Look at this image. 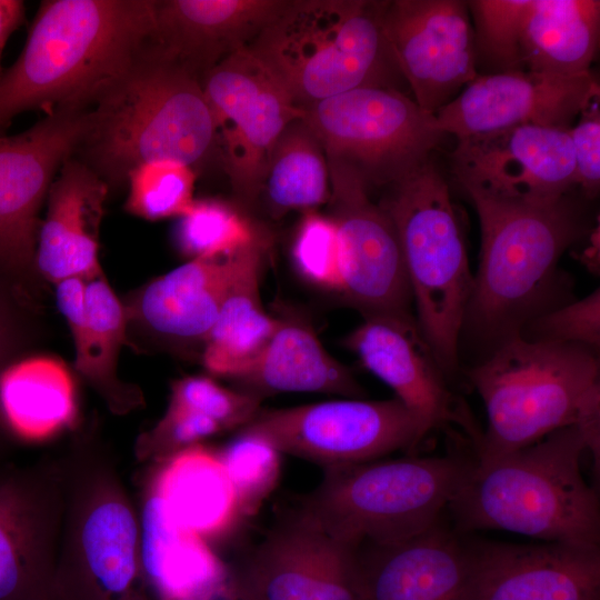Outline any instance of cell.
<instances>
[{"label": "cell", "instance_id": "cell-28", "mask_svg": "<svg viewBox=\"0 0 600 600\" xmlns=\"http://www.w3.org/2000/svg\"><path fill=\"white\" fill-rule=\"evenodd\" d=\"M599 30L598 0H531L521 33L522 67L556 76L589 72Z\"/></svg>", "mask_w": 600, "mask_h": 600}, {"label": "cell", "instance_id": "cell-3", "mask_svg": "<svg viewBox=\"0 0 600 600\" xmlns=\"http://www.w3.org/2000/svg\"><path fill=\"white\" fill-rule=\"evenodd\" d=\"M218 147L216 121L200 80L150 40L99 94L74 156L109 187L127 183L146 162L191 168Z\"/></svg>", "mask_w": 600, "mask_h": 600}, {"label": "cell", "instance_id": "cell-14", "mask_svg": "<svg viewBox=\"0 0 600 600\" xmlns=\"http://www.w3.org/2000/svg\"><path fill=\"white\" fill-rule=\"evenodd\" d=\"M344 300L369 316H408L412 296L394 226L350 169L328 162Z\"/></svg>", "mask_w": 600, "mask_h": 600}, {"label": "cell", "instance_id": "cell-18", "mask_svg": "<svg viewBox=\"0 0 600 600\" xmlns=\"http://www.w3.org/2000/svg\"><path fill=\"white\" fill-rule=\"evenodd\" d=\"M361 364L387 383L422 423L427 433L449 424L478 442L481 432L422 336L416 318L369 316L344 339Z\"/></svg>", "mask_w": 600, "mask_h": 600}, {"label": "cell", "instance_id": "cell-5", "mask_svg": "<svg viewBox=\"0 0 600 600\" xmlns=\"http://www.w3.org/2000/svg\"><path fill=\"white\" fill-rule=\"evenodd\" d=\"M467 374L487 413L476 459L521 449L571 426L600 438V362L587 347L514 336Z\"/></svg>", "mask_w": 600, "mask_h": 600}, {"label": "cell", "instance_id": "cell-43", "mask_svg": "<svg viewBox=\"0 0 600 600\" xmlns=\"http://www.w3.org/2000/svg\"><path fill=\"white\" fill-rule=\"evenodd\" d=\"M24 18V4L20 0H0V54L10 37Z\"/></svg>", "mask_w": 600, "mask_h": 600}, {"label": "cell", "instance_id": "cell-23", "mask_svg": "<svg viewBox=\"0 0 600 600\" xmlns=\"http://www.w3.org/2000/svg\"><path fill=\"white\" fill-rule=\"evenodd\" d=\"M233 254L192 259L157 278L140 292L132 316L167 342L203 348L231 282Z\"/></svg>", "mask_w": 600, "mask_h": 600}, {"label": "cell", "instance_id": "cell-27", "mask_svg": "<svg viewBox=\"0 0 600 600\" xmlns=\"http://www.w3.org/2000/svg\"><path fill=\"white\" fill-rule=\"evenodd\" d=\"M142 560L164 600H202L223 569L204 540L180 524L153 493L143 512Z\"/></svg>", "mask_w": 600, "mask_h": 600}, {"label": "cell", "instance_id": "cell-41", "mask_svg": "<svg viewBox=\"0 0 600 600\" xmlns=\"http://www.w3.org/2000/svg\"><path fill=\"white\" fill-rule=\"evenodd\" d=\"M221 431V427L206 416L169 407L151 432L150 442L160 451L177 453Z\"/></svg>", "mask_w": 600, "mask_h": 600}, {"label": "cell", "instance_id": "cell-20", "mask_svg": "<svg viewBox=\"0 0 600 600\" xmlns=\"http://www.w3.org/2000/svg\"><path fill=\"white\" fill-rule=\"evenodd\" d=\"M288 0H153L150 42L167 58L202 77L248 48Z\"/></svg>", "mask_w": 600, "mask_h": 600}, {"label": "cell", "instance_id": "cell-17", "mask_svg": "<svg viewBox=\"0 0 600 600\" xmlns=\"http://www.w3.org/2000/svg\"><path fill=\"white\" fill-rule=\"evenodd\" d=\"M598 98L591 71L576 76L497 71L477 76L433 116L438 129L457 140L523 124L569 130Z\"/></svg>", "mask_w": 600, "mask_h": 600}, {"label": "cell", "instance_id": "cell-32", "mask_svg": "<svg viewBox=\"0 0 600 600\" xmlns=\"http://www.w3.org/2000/svg\"><path fill=\"white\" fill-rule=\"evenodd\" d=\"M16 481L0 482V600H46L33 550V519Z\"/></svg>", "mask_w": 600, "mask_h": 600}, {"label": "cell", "instance_id": "cell-7", "mask_svg": "<svg viewBox=\"0 0 600 600\" xmlns=\"http://www.w3.org/2000/svg\"><path fill=\"white\" fill-rule=\"evenodd\" d=\"M386 2L288 0L249 49L303 109L352 89L390 87Z\"/></svg>", "mask_w": 600, "mask_h": 600}, {"label": "cell", "instance_id": "cell-4", "mask_svg": "<svg viewBox=\"0 0 600 600\" xmlns=\"http://www.w3.org/2000/svg\"><path fill=\"white\" fill-rule=\"evenodd\" d=\"M469 197L479 218L481 250L461 336L471 333L490 353L557 307L559 260L586 224L569 194L546 203Z\"/></svg>", "mask_w": 600, "mask_h": 600}, {"label": "cell", "instance_id": "cell-29", "mask_svg": "<svg viewBox=\"0 0 600 600\" xmlns=\"http://www.w3.org/2000/svg\"><path fill=\"white\" fill-rule=\"evenodd\" d=\"M0 411L26 439H43L71 423L74 392L67 369L50 358L9 364L0 373Z\"/></svg>", "mask_w": 600, "mask_h": 600}, {"label": "cell", "instance_id": "cell-10", "mask_svg": "<svg viewBox=\"0 0 600 600\" xmlns=\"http://www.w3.org/2000/svg\"><path fill=\"white\" fill-rule=\"evenodd\" d=\"M237 432L257 434L281 454L323 468L412 451L428 434L420 420L396 397L346 398L280 409H260Z\"/></svg>", "mask_w": 600, "mask_h": 600}, {"label": "cell", "instance_id": "cell-22", "mask_svg": "<svg viewBox=\"0 0 600 600\" xmlns=\"http://www.w3.org/2000/svg\"><path fill=\"white\" fill-rule=\"evenodd\" d=\"M108 192V184L74 154L61 164L36 243L34 268L47 280H89L102 272L98 239Z\"/></svg>", "mask_w": 600, "mask_h": 600}, {"label": "cell", "instance_id": "cell-42", "mask_svg": "<svg viewBox=\"0 0 600 600\" xmlns=\"http://www.w3.org/2000/svg\"><path fill=\"white\" fill-rule=\"evenodd\" d=\"M11 298L0 286V373L8 367L20 338V324Z\"/></svg>", "mask_w": 600, "mask_h": 600}, {"label": "cell", "instance_id": "cell-37", "mask_svg": "<svg viewBox=\"0 0 600 600\" xmlns=\"http://www.w3.org/2000/svg\"><path fill=\"white\" fill-rule=\"evenodd\" d=\"M300 276L309 283L341 293L338 232L333 220L317 210L303 212L291 249Z\"/></svg>", "mask_w": 600, "mask_h": 600}, {"label": "cell", "instance_id": "cell-8", "mask_svg": "<svg viewBox=\"0 0 600 600\" xmlns=\"http://www.w3.org/2000/svg\"><path fill=\"white\" fill-rule=\"evenodd\" d=\"M379 202L391 219L417 310L416 321L448 378L459 346L473 274L449 187L432 159L389 187Z\"/></svg>", "mask_w": 600, "mask_h": 600}, {"label": "cell", "instance_id": "cell-1", "mask_svg": "<svg viewBox=\"0 0 600 600\" xmlns=\"http://www.w3.org/2000/svg\"><path fill=\"white\" fill-rule=\"evenodd\" d=\"M153 30V0L42 1L0 77V133L18 114L90 109Z\"/></svg>", "mask_w": 600, "mask_h": 600}, {"label": "cell", "instance_id": "cell-36", "mask_svg": "<svg viewBox=\"0 0 600 600\" xmlns=\"http://www.w3.org/2000/svg\"><path fill=\"white\" fill-rule=\"evenodd\" d=\"M467 4L476 23V51L500 71L522 69L521 33L531 0H473Z\"/></svg>", "mask_w": 600, "mask_h": 600}, {"label": "cell", "instance_id": "cell-39", "mask_svg": "<svg viewBox=\"0 0 600 600\" xmlns=\"http://www.w3.org/2000/svg\"><path fill=\"white\" fill-rule=\"evenodd\" d=\"M519 336L531 341L579 344L599 352V288L580 300L561 303L540 313L522 328Z\"/></svg>", "mask_w": 600, "mask_h": 600}, {"label": "cell", "instance_id": "cell-9", "mask_svg": "<svg viewBox=\"0 0 600 600\" xmlns=\"http://www.w3.org/2000/svg\"><path fill=\"white\" fill-rule=\"evenodd\" d=\"M304 121L330 163L370 190L392 186L431 159L446 136L434 116L393 87H361L304 108Z\"/></svg>", "mask_w": 600, "mask_h": 600}, {"label": "cell", "instance_id": "cell-40", "mask_svg": "<svg viewBox=\"0 0 600 600\" xmlns=\"http://www.w3.org/2000/svg\"><path fill=\"white\" fill-rule=\"evenodd\" d=\"M574 160V181L587 197H594L600 184V107L593 100L569 129Z\"/></svg>", "mask_w": 600, "mask_h": 600}, {"label": "cell", "instance_id": "cell-31", "mask_svg": "<svg viewBox=\"0 0 600 600\" xmlns=\"http://www.w3.org/2000/svg\"><path fill=\"white\" fill-rule=\"evenodd\" d=\"M86 326L73 337L76 369L110 399L126 387L118 380L117 363L126 343L127 312L103 273L87 280Z\"/></svg>", "mask_w": 600, "mask_h": 600}, {"label": "cell", "instance_id": "cell-26", "mask_svg": "<svg viewBox=\"0 0 600 600\" xmlns=\"http://www.w3.org/2000/svg\"><path fill=\"white\" fill-rule=\"evenodd\" d=\"M154 494L180 524L202 539L228 532L243 518L218 453L198 444L170 457L157 478Z\"/></svg>", "mask_w": 600, "mask_h": 600}, {"label": "cell", "instance_id": "cell-13", "mask_svg": "<svg viewBox=\"0 0 600 600\" xmlns=\"http://www.w3.org/2000/svg\"><path fill=\"white\" fill-rule=\"evenodd\" d=\"M231 584L240 600H364L358 546L297 510L236 567Z\"/></svg>", "mask_w": 600, "mask_h": 600}, {"label": "cell", "instance_id": "cell-15", "mask_svg": "<svg viewBox=\"0 0 600 600\" xmlns=\"http://www.w3.org/2000/svg\"><path fill=\"white\" fill-rule=\"evenodd\" d=\"M467 2L387 1L382 32L413 100L434 114L478 74L474 32Z\"/></svg>", "mask_w": 600, "mask_h": 600}, {"label": "cell", "instance_id": "cell-2", "mask_svg": "<svg viewBox=\"0 0 600 600\" xmlns=\"http://www.w3.org/2000/svg\"><path fill=\"white\" fill-rule=\"evenodd\" d=\"M599 437L571 426L494 458H473L447 509L456 529H499L599 548V498L581 470L586 452L599 463Z\"/></svg>", "mask_w": 600, "mask_h": 600}, {"label": "cell", "instance_id": "cell-30", "mask_svg": "<svg viewBox=\"0 0 600 600\" xmlns=\"http://www.w3.org/2000/svg\"><path fill=\"white\" fill-rule=\"evenodd\" d=\"M331 194L326 152L303 118L292 121L273 143L259 199L279 219L293 210H317Z\"/></svg>", "mask_w": 600, "mask_h": 600}, {"label": "cell", "instance_id": "cell-24", "mask_svg": "<svg viewBox=\"0 0 600 600\" xmlns=\"http://www.w3.org/2000/svg\"><path fill=\"white\" fill-rule=\"evenodd\" d=\"M231 380L261 399L281 392L364 396L351 371L323 348L309 321L292 313L279 317L262 352Z\"/></svg>", "mask_w": 600, "mask_h": 600}, {"label": "cell", "instance_id": "cell-11", "mask_svg": "<svg viewBox=\"0 0 600 600\" xmlns=\"http://www.w3.org/2000/svg\"><path fill=\"white\" fill-rule=\"evenodd\" d=\"M200 82L233 193L251 207L259 200L273 143L292 121L304 117V109L249 47L220 61Z\"/></svg>", "mask_w": 600, "mask_h": 600}, {"label": "cell", "instance_id": "cell-38", "mask_svg": "<svg viewBox=\"0 0 600 600\" xmlns=\"http://www.w3.org/2000/svg\"><path fill=\"white\" fill-rule=\"evenodd\" d=\"M261 402L257 396L230 390L210 378L191 376L172 383L169 407L206 416L223 431L248 424L261 409Z\"/></svg>", "mask_w": 600, "mask_h": 600}, {"label": "cell", "instance_id": "cell-21", "mask_svg": "<svg viewBox=\"0 0 600 600\" xmlns=\"http://www.w3.org/2000/svg\"><path fill=\"white\" fill-rule=\"evenodd\" d=\"M364 600H466L467 540L442 519L390 543L358 546Z\"/></svg>", "mask_w": 600, "mask_h": 600}, {"label": "cell", "instance_id": "cell-33", "mask_svg": "<svg viewBox=\"0 0 600 600\" xmlns=\"http://www.w3.org/2000/svg\"><path fill=\"white\" fill-rule=\"evenodd\" d=\"M261 232L239 209L217 199L194 200L179 217L176 242L190 260L223 258L254 242Z\"/></svg>", "mask_w": 600, "mask_h": 600}, {"label": "cell", "instance_id": "cell-34", "mask_svg": "<svg viewBox=\"0 0 600 600\" xmlns=\"http://www.w3.org/2000/svg\"><path fill=\"white\" fill-rule=\"evenodd\" d=\"M196 172L172 160H156L133 168L128 177L124 209L146 220L184 214L192 203Z\"/></svg>", "mask_w": 600, "mask_h": 600}, {"label": "cell", "instance_id": "cell-44", "mask_svg": "<svg viewBox=\"0 0 600 600\" xmlns=\"http://www.w3.org/2000/svg\"><path fill=\"white\" fill-rule=\"evenodd\" d=\"M1 56V54H0ZM0 77H1V73H0Z\"/></svg>", "mask_w": 600, "mask_h": 600}, {"label": "cell", "instance_id": "cell-16", "mask_svg": "<svg viewBox=\"0 0 600 600\" xmlns=\"http://www.w3.org/2000/svg\"><path fill=\"white\" fill-rule=\"evenodd\" d=\"M453 172L468 194L546 203L576 186L569 130L517 126L458 140Z\"/></svg>", "mask_w": 600, "mask_h": 600}, {"label": "cell", "instance_id": "cell-35", "mask_svg": "<svg viewBox=\"0 0 600 600\" xmlns=\"http://www.w3.org/2000/svg\"><path fill=\"white\" fill-rule=\"evenodd\" d=\"M217 453L234 487L242 516L254 514L277 486L281 453L266 439L248 432H237Z\"/></svg>", "mask_w": 600, "mask_h": 600}, {"label": "cell", "instance_id": "cell-19", "mask_svg": "<svg viewBox=\"0 0 600 600\" xmlns=\"http://www.w3.org/2000/svg\"><path fill=\"white\" fill-rule=\"evenodd\" d=\"M466 600H600V548L467 540Z\"/></svg>", "mask_w": 600, "mask_h": 600}, {"label": "cell", "instance_id": "cell-25", "mask_svg": "<svg viewBox=\"0 0 600 600\" xmlns=\"http://www.w3.org/2000/svg\"><path fill=\"white\" fill-rule=\"evenodd\" d=\"M269 246L266 233L233 254L228 292L202 348L204 368L234 378L262 352L279 326L261 302L260 279Z\"/></svg>", "mask_w": 600, "mask_h": 600}, {"label": "cell", "instance_id": "cell-12", "mask_svg": "<svg viewBox=\"0 0 600 600\" xmlns=\"http://www.w3.org/2000/svg\"><path fill=\"white\" fill-rule=\"evenodd\" d=\"M89 119L90 109L59 110L18 134L0 133V277L10 286L34 269L39 210Z\"/></svg>", "mask_w": 600, "mask_h": 600}, {"label": "cell", "instance_id": "cell-6", "mask_svg": "<svg viewBox=\"0 0 600 600\" xmlns=\"http://www.w3.org/2000/svg\"><path fill=\"white\" fill-rule=\"evenodd\" d=\"M473 458L409 454L327 467L297 511L354 546L408 539L443 519Z\"/></svg>", "mask_w": 600, "mask_h": 600}]
</instances>
